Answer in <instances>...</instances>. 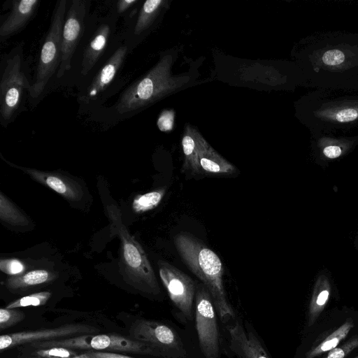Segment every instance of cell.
<instances>
[{
	"instance_id": "obj_4",
	"label": "cell",
	"mask_w": 358,
	"mask_h": 358,
	"mask_svg": "<svg viewBox=\"0 0 358 358\" xmlns=\"http://www.w3.org/2000/svg\"><path fill=\"white\" fill-rule=\"evenodd\" d=\"M172 64L171 55L163 56L143 77L124 90L114 105L115 112L121 116L134 115L186 83V77L172 75Z\"/></svg>"
},
{
	"instance_id": "obj_14",
	"label": "cell",
	"mask_w": 358,
	"mask_h": 358,
	"mask_svg": "<svg viewBox=\"0 0 358 358\" xmlns=\"http://www.w3.org/2000/svg\"><path fill=\"white\" fill-rule=\"evenodd\" d=\"M229 348L238 358H270L257 335L238 320L228 325Z\"/></svg>"
},
{
	"instance_id": "obj_21",
	"label": "cell",
	"mask_w": 358,
	"mask_h": 358,
	"mask_svg": "<svg viewBox=\"0 0 358 358\" xmlns=\"http://www.w3.org/2000/svg\"><path fill=\"white\" fill-rule=\"evenodd\" d=\"M55 278V274L49 271L36 269L9 278L6 285L10 290L24 289L49 282Z\"/></svg>"
},
{
	"instance_id": "obj_23",
	"label": "cell",
	"mask_w": 358,
	"mask_h": 358,
	"mask_svg": "<svg viewBox=\"0 0 358 358\" xmlns=\"http://www.w3.org/2000/svg\"><path fill=\"white\" fill-rule=\"evenodd\" d=\"M165 2L163 0H148L143 4L134 26V34L141 35L153 24Z\"/></svg>"
},
{
	"instance_id": "obj_1",
	"label": "cell",
	"mask_w": 358,
	"mask_h": 358,
	"mask_svg": "<svg viewBox=\"0 0 358 358\" xmlns=\"http://www.w3.org/2000/svg\"><path fill=\"white\" fill-rule=\"evenodd\" d=\"M306 86L317 88L358 87V33L315 32L296 51Z\"/></svg>"
},
{
	"instance_id": "obj_9",
	"label": "cell",
	"mask_w": 358,
	"mask_h": 358,
	"mask_svg": "<svg viewBox=\"0 0 358 358\" xmlns=\"http://www.w3.org/2000/svg\"><path fill=\"white\" fill-rule=\"evenodd\" d=\"M217 313L211 295L203 284L197 285L194 321L200 349L205 358H220Z\"/></svg>"
},
{
	"instance_id": "obj_6",
	"label": "cell",
	"mask_w": 358,
	"mask_h": 358,
	"mask_svg": "<svg viewBox=\"0 0 358 358\" xmlns=\"http://www.w3.org/2000/svg\"><path fill=\"white\" fill-rule=\"evenodd\" d=\"M31 84L23 68L22 45L4 55L1 62L0 123L6 127L22 107L29 95Z\"/></svg>"
},
{
	"instance_id": "obj_29",
	"label": "cell",
	"mask_w": 358,
	"mask_h": 358,
	"mask_svg": "<svg viewBox=\"0 0 358 358\" xmlns=\"http://www.w3.org/2000/svg\"><path fill=\"white\" fill-rule=\"evenodd\" d=\"M357 348H358V334L329 351L324 358H345Z\"/></svg>"
},
{
	"instance_id": "obj_3",
	"label": "cell",
	"mask_w": 358,
	"mask_h": 358,
	"mask_svg": "<svg viewBox=\"0 0 358 358\" xmlns=\"http://www.w3.org/2000/svg\"><path fill=\"white\" fill-rule=\"evenodd\" d=\"M173 241L187 266L208 289L219 319L225 322L234 318L223 284V265L217 255L189 234L180 233Z\"/></svg>"
},
{
	"instance_id": "obj_8",
	"label": "cell",
	"mask_w": 358,
	"mask_h": 358,
	"mask_svg": "<svg viewBox=\"0 0 358 358\" xmlns=\"http://www.w3.org/2000/svg\"><path fill=\"white\" fill-rule=\"evenodd\" d=\"M34 349L55 347L68 349H88L109 352H126L160 357L148 345L118 334H84L71 338L54 339L29 344Z\"/></svg>"
},
{
	"instance_id": "obj_2",
	"label": "cell",
	"mask_w": 358,
	"mask_h": 358,
	"mask_svg": "<svg viewBox=\"0 0 358 358\" xmlns=\"http://www.w3.org/2000/svg\"><path fill=\"white\" fill-rule=\"evenodd\" d=\"M302 123L311 134L358 131V87L317 88L298 103Z\"/></svg>"
},
{
	"instance_id": "obj_27",
	"label": "cell",
	"mask_w": 358,
	"mask_h": 358,
	"mask_svg": "<svg viewBox=\"0 0 358 358\" xmlns=\"http://www.w3.org/2000/svg\"><path fill=\"white\" fill-rule=\"evenodd\" d=\"M29 355L41 358H70L77 355L71 349L55 347L45 349H35Z\"/></svg>"
},
{
	"instance_id": "obj_11",
	"label": "cell",
	"mask_w": 358,
	"mask_h": 358,
	"mask_svg": "<svg viewBox=\"0 0 358 358\" xmlns=\"http://www.w3.org/2000/svg\"><path fill=\"white\" fill-rule=\"evenodd\" d=\"M162 282L172 301L176 313L184 322L194 319V304L197 285L189 275L164 262H158Z\"/></svg>"
},
{
	"instance_id": "obj_12",
	"label": "cell",
	"mask_w": 358,
	"mask_h": 358,
	"mask_svg": "<svg viewBox=\"0 0 358 358\" xmlns=\"http://www.w3.org/2000/svg\"><path fill=\"white\" fill-rule=\"evenodd\" d=\"M87 1L73 0L66 11L62 30V58L57 78H62L71 67V60L83 34Z\"/></svg>"
},
{
	"instance_id": "obj_32",
	"label": "cell",
	"mask_w": 358,
	"mask_h": 358,
	"mask_svg": "<svg viewBox=\"0 0 358 358\" xmlns=\"http://www.w3.org/2000/svg\"><path fill=\"white\" fill-rule=\"evenodd\" d=\"M86 354L94 358H134L129 356L120 355L116 352H101L94 350H90L87 352Z\"/></svg>"
},
{
	"instance_id": "obj_16",
	"label": "cell",
	"mask_w": 358,
	"mask_h": 358,
	"mask_svg": "<svg viewBox=\"0 0 358 358\" xmlns=\"http://www.w3.org/2000/svg\"><path fill=\"white\" fill-rule=\"evenodd\" d=\"M5 162L10 166L12 165L22 170L34 180L53 189L66 199L78 201L83 196V190L81 185L67 176H64L59 173L46 172L34 169L22 167L10 164L6 160Z\"/></svg>"
},
{
	"instance_id": "obj_30",
	"label": "cell",
	"mask_w": 358,
	"mask_h": 358,
	"mask_svg": "<svg viewBox=\"0 0 358 358\" xmlns=\"http://www.w3.org/2000/svg\"><path fill=\"white\" fill-rule=\"evenodd\" d=\"M0 269L6 274L18 275L24 271V264L17 259H1Z\"/></svg>"
},
{
	"instance_id": "obj_35",
	"label": "cell",
	"mask_w": 358,
	"mask_h": 358,
	"mask_svg": "<svg viewBox=\"0 0 358 358\" xmlns=\"http://www.w3.org/2000/svg\"><path fill=\"white\" fill-rule=\"evenodd\" d=\"M17 358H41V357H35V356L28 355V356L18 357Z\"/></svg>"
},
{
	"instance_id": "obj_15",
	"label": "cell",
	"mask_w": 358,
	"mask_h": 358,
	"mask_svg": "<svg viewBox=\"0 0 358 358\" xmlns=\"http://www.w3.org/2000/svg\"><path fill=\"white\" fill-rule=\"evenodd\" d=\"M128 52L127 45L120 46L108 59L94 78L83 94L79 96V102L89 104L94 101L112 83L122 66Z\"/></svg>"
},
{
	"instance_id": "obj_31",
	"label": "cell",
	"mask_w": 358,
	"mask_h": 358,
	"mask_svg": "<svg viewBox=\"0 0 358 358\" xmlns=\"http://www.w3.org/2000/svg\"><path fill=\"white\" fill-rule=\"evenodd\" d=\"M175 111L172 109L163 110L157 120L158 128L162 131H170L174 125Z\"/></svg>"
},
{
	"instance_id": "obj_7",
	"label": "cell",
	"mask_w": 358,
	"mask_h": 358,
	"mask_svg": "<svg viewBox=\"0 0 358 358\" xmlns=\"http://www.w3.org/2000/svg\"><path fill=\"white\" fill-rule=\"evenodd\" d=\"M66 4V0H60L55 6L51 23L41 49L36 76L31 84L29 96L32 99H36L41 95L49 80L59 67Z\"/></svg>"
},
{
	"instance_id": "obj_10",
	"label": "cell",
	"mask_w": 358,
	"mask_h": 358,
	"mask_svg": "<svg viewBox=\"0 0 358 358\" xmlns=\"http://www.w3.org/2000/svg\"><path fill=\"white\" fill-rule=\"evenodd\" d=\"M130 338L144 343L155 350L160 357L184 358L187 352L174 329L159 322L139 319L129 329Z\"/></svg>"
},
{
	"instance_id": "obj_34",
	"label": "cell",
	"mask_w": 358,
	"mask_h": 358,
	"mask_svg": "<svg viewBox=\"0 0 358 358\" xmlns=\"http://www.w3.org/2000/svg\"><path fill=\"white\" fill-rule=\"evenodd\" d=\"M70 358H94V357L88 355L86 353H84V354H83L81 355H76L75 357H70Z\"/></svg>"
},
{
	"instance_id": "obj_22",
	"label": "cell",
	"mask_w": 358,
	"mask_h": 358,
	"mask_svg": "<svg viewBox=\"0 0 358 358\" xmlns=\"http://www.w3.org/2000/svg\"><path fill=\"white\" fill-rule=\"evenodd\" d=\"M353 327V320L352 318L347 319L341 326L332 332L322 342L307 352L306 357L314 358L321 354L331 351L346 338Z\"/></svg>"
},
{
	"instance_id": "obj_13",
	"label": "cell",
	"mask_w": 358,
	"mask_h": 358,
	"mask_svg": "<svg viewBox=\"0 0 358 358\" xmlns=\"http://www.w3.org/2000/svg\"><path fill=\"white\" fill-rule=\"evenodd\" d=\"M97 332H99L98 329L87 324H67L51 329L3 334L0 336V350L3 351L24 344L71 338Z\"/></svg>"
},
{
	"instance_id": "obj_25",
	"label": "cell",
	"mask_w": 358,
	"mask_h": 358,
	"mask_svg": "<svg viewBox=\"0 0 358 358\" xmlns=\"http://www.w3.org/2000/svg\"><path fill=\"white\" fill-rule=\"evenodd\" d=\"M166 192L164 187L149 192L136 197L133 201L132 207L136 213H143L157 207Z\"/></svg>"
},
{
	"instance_id": "obj_17",
	"label": "cell",
	"mask_w": 358,
	"mask_h": 358,
	"mask_svg": "<svg viewBox=\"0 0 358 358\" xmlns=\"http://www.w3.org/2000/svg\"><path fill=\"white\" fill-rule=\"evenodd\" d=\"M39 4L38 0L13 1L9 14L0 26L1 39L20 31L33 17Z\"/></svg>"
},
{
	"instance_id": "obj_5",
	"label": "cell",
	"mask_w": 358,
	"mask_h": 358,
	"mask_svg": "<svg viewBox=\"0 0 358 358\" xmlns=\"http://www.w3.org/2000/svg\"><path fill=\"white\" fill-rule=\"evenodd\" d=\"M108 213L111 225L120 239V268L124 280L143 293L158 295L159 285L143 248L122 223L119 209L110 205Z\"/></svg>"
},
{
	"instance_id": "obj_19",
	"label": "cell",
	"mask_w": 358,
	"mask_h": 358,
	"mask_svg": "<svg viewBox=\"0 0 358 358\" xmlns=\"http://www.w3.org/2000/svg\"><path fill=\"white\" fill-rule=\"evenodd\" d=\"M111 29V24L108 22L101 23L97 27L83 55L82 75H87L97 62L107 45Z\"/></svg>"
},
{
	"instance_id": "obj_33",
	"label": "cell",
	"mask_w": 358,
	"mask_h": 358,
	"mask_svg": "<svg viewBox=\"0 0 358 358\" xmlns=\"http://www.w3.org/2000/svg\"><path fill=\"white\" fill-rule=\"evenodd\" d=\"M138 0H120L116 3L117 13L122 14L134 6Z\"/></svg>"
},
{
	"instance_id": "obj_28",
	"label": "cell",
	"mask_w": 358,
	"mask_h": 358,
	"mask_svg": "<svg viewBox=\"0 0 358 358\" xmlns=\"http://www.w3.org/2000/svg\"><path fill=\"white\" fill-rule=\"evenodd\" d=\"M24 314L15 308L0 309V330L3 331L23 320Z\"/></svg>"
},
{
	"instance_id": "obj_18",
	"label": "cell",
	"mask_w": 358,
	"mask_h": 358,
	"mask_svg": "<svg viewBox=\"0 0 358 358\" xmlns=\"http://www.w3.org/2000/svg\"><path fill=\"white\" fill-rule=\"evenodd\" d=\"M208 143L201 133L194 127L185 125L181 145L184 155L182 171L193 175L201 174L199 166V155L202 148Z\"/></svg>"
},
{
	"instance_id": "obj_24",
	"label": "cell",
	"mask_w": 358,
	"mask_h": 358,
	"mask_svg": "<svg viewBox=\"0 0 358 358\" xmlns=\"http://www.w3.org/2000/svg\"><path fill=\"white\" fill-rule=\"evenodd\" d=\"M0 218L13 226H26L29 218L6 196L0 192Z\"/></svg>"
},
{
	"instance_id": "obj_26",
	"label": "cell",
	"mask_w": 358,
	"mask_h": 358,
	"mask_svg": "<svg viewBox=\"0 0 358 358\" xmlns=\"http://www.w3.org/2000/svg\"><path fill=\"white\" fill-rule=\"evenodd\" d=\"M51 292H41L31 294L15 301H13L6 306V308H17L27 306H38L45 305L51 297Z\"/></svg>"
},
{
	"instance_id": "obj_20",
	"label": "cell",
	"mask_w": 358,
	"mask_h": 358,
	"mask_svg": "<svg viewBox=\"0 0 358 358\" xmlns=\"http://www.w3.org/2000/svg\"><path fill=\"white\" fill-rule=\"evenodd\" d=\"M199 166L201 173L213 175H231L236 168L220 155L208 143L199 155Z\"/></svg>"
},
{
	"instance_id": "obj_36",
	"label": "cell",
	"mask_w": 358,
	"mask_h": 358,
	"mask_svg": "<svg viewBox=\"0 0 358 358\" xmlns=\"http://www.w3.org/2000/svg\"><path fill=\"white\" fill-rule=\"evenodd\" d=\"M354 358H358V356H357V357H354Z\"/></svg>"
}]
</instances>
